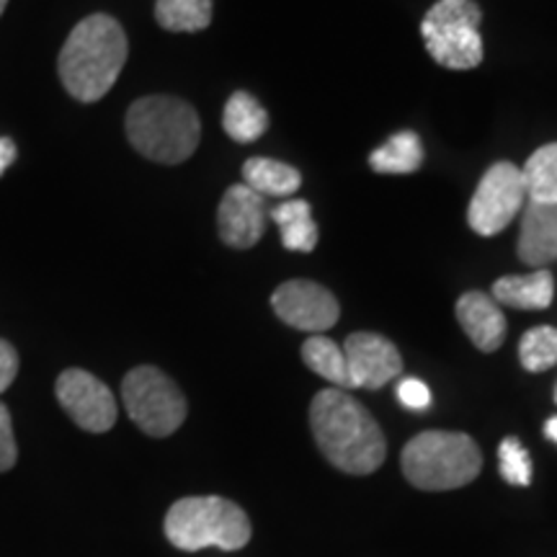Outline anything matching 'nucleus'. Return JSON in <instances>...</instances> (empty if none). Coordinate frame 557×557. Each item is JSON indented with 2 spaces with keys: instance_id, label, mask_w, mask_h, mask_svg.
<instances>
[{
  "instance_id": "obj_1",
  "label": "nucleus",
  "mask_w": 557,
  "mask_h": 557,
  "mask_svg": "<svg viewBox=\"0 0 557 557\" xmlns=\"http://www.w3.org/2000/svg\"><path fill=\"white\" fill-rule=\"evenodd\" d=\"M310 429L323 457L346 475H372L385 462V434L346 389H320L310 403Z\"/></svg>"
},
{
  "instance_id": "obj_2",
  "label": "nucleus",
  "mask_w": 557,
  "mask_h": 557,
  "mask_svg": "<svg viewBox=\"0 0 557 557\" xmlns=\"http://www.w3.org/2000/svg\"><path fill=\"white\" fill-rule=\"evenodd\" d=\"M127 52V34L114 16L94 13L83 18L60 50L58 70L62 86L75 101H101L122 75Z\"/></svg>"
},
{
  "instance_id": "obj_3",
  "label": "nucleus",
  "mask_w": 557,
  "mask_h": 557,
  "mask_svg": "<svg viewBox=\"0 0 557 557\" xmlns=\"http://www.w3.org/2000/svg\"><path fill=\"white\" fill-rule=\"evenodd\" d=\"M129 145L152 163L178 165L199 148L201 122L197 109L176 96H145L127 111Z\"/></svg>"
},
{
  "instance_id": "obj_4",
  "label": "nucleus",
  "mask_w": 557,
  "mask_h": 557,
  "mask_svg": "<svg viewBox=\"0 0 557 557\" xmlns=\"http://www.w3.org/2000/svg\"><path fill=\"white\" fill-rule=\"evenodd\" d=\"M403 475L418 491H455L483 470L475 438L459 431H423L410 438L400 457Z\"/></svg>"
},
{
  "instance_id": "obj_5",
  "label": "nucleus",
  "mask_w": 557,
  "mask_h": 557,
  "mask_svg": "<svg viewBox=\"0 0 557 557\" xmlns=\"http://www.w3.org/2000/svg\"><path fill=\"white\" fill-rule=\"evenodd\" d=\"M165 537L184 553H197L205 547L240 549L250 540V521L233 500L220 496L181 498L165 513Z\"/></svg>"
},
{
  "instance_id": "obj_6",
  "label": "nucleus",
  "mask_w": 557,
  "mask_h": 557,
  "mask_svg": "<svg viewBox=\"0 0 557 557\" xmlns=\"http://www.w3.org/2000/svg\"><path fill=\"white\" fill-rule=\"evenodd\" d=\"M483 11L475 0H438L423 16L421 34L431 60L449 70H472L485 58Z\"/></svg>"
},
{
  "instance_id": "obj_7",
  "label": "nucleus",
  "mask_w": 557,
  "mask_h": 557,
  "mask_svg": "<svg viewBox=\"0 0 557 557\" xmlns=\"http://www.w3.org/2000/svg\"><path fill=\"white\" fill-rule=\"evenodd\" d=\"M122 398L137 429L156 438L176 434L189 413L181 387L169 374L150 364L135 367L124 377Z\"/></svg>"
},
{
  "instance_id": "obj_8",
  "label": "nucleus",
  "mask_w": 557,
  "mask_h": 557,
  "mask_svg": "<svg viewBox=\"0 0 557 557\" xmlns=\"http://www.w3.org/2000/svg\"><path fill=\"white\" fill-rule=\"evenodd\" d=\"M527 205V186L519 165L500 160L480 178L468 207V225L472 233L491 238L504 233L519 218Z\"/></svg>"
},
{
  "instance_id": "obj_9",
  "label": "nucleus",
  "mask_w": 557,
  "mask_h": 557,
  "mask_svg": "<svg viewBox=\"0 0 557 557\" xmlns=\"http://www.w3.org/2000/svg\"><path fill=\"white\" fill-rule=\"evenodd\" d=\"M54 395L75 426L90 434H107L120 416L114 393L86 369H65L54 385Z\"/></svg>"
},
{
  "instance_id": "obj_10",
  "label": "nucleus",
  "mask_w": 557,
  "mask_h": 557,
  "mask_svg": "<svg viewBox=\"0 0 557 557\" xmlns=\"http://www.w3.org/2000/svg\"><path fill=\"white\" fill-rule=\"evenodd\" d=\"M271 308L282 323L289 329L320 336L338 323L341 308L338 299L323 284L308 282V278H292V282L278 284L271 295Z\"/></svg>"
},
{
  "instance_id": "obj_11",
  "label": "nucleus",
  "mask_w": 557,
  "mask_h": 557,
  "mask_svg": "<svg viewBox=\"0 0 557 557\" xmlns=\"http://www.w3.org/2000/svg\"><path fill=\"white\" fill-rule=\"evenodd\" d=\"M348 377L351 389H382L403 372V357L393 341L380 336V333H351L344 341Z\"/></svg>"
},
{
  "instance_id": "obj_12",
  "label": "nucleus",
  "mask_w": 557,
  "mask_h": 557,
  "mask_svg": "<svg viewBox=\"0 0 557 557\" xmlns=\"http://www.w3.org/2000/svg\"><path fill=\"white\" fill-rule=\"evenodd\" d=\"M267 197L256 194L246 184L230 186L218 209V230L222 243L238 250L253 248L267 233Z\"/></svg>"
},
{
  "instance_id": "obj_13",
  "label": "nucleus",
  "mask_w": 557,
  "mask_h": 557,
  "mask_svg": "<svg viewBox=\"0 0 557 557\" xmlns=\"http://www.w3.org/2000/svg\"><path fill=\"white\" fill-rule=\"evenodd\" d=\"M519 259L537 269L557 261V205L529 201L521 209V233L517 243Z\"/></svg>"
},
{
  "instance_id": "obj_14",
  "label": "nucleus",
  "mask_w": 557,
  "mask_h": 557,
  "mask_svg": "<svg viewBox=\"0 0 557 557\" xmlns=\"http://www.w3.org/2000/svg\"><path fill=\"white\" fill-rule=\"evenodd\" d=\"M457 320L468 333L472 346L483 354H493L506 341V315L500 305L483 292H465L455 305Z\"/></svg>"
},
{
  "instance_id": "obj_15",
  "label": "nucleus",
  "mask_w": 557,
  "mask_h": 557,
  "mask_svg": "<svg viewBox=\"0 0 557 557\" xmlns=\"http://www.w3.org/2000/svg\"><path fill=\"white\" fill-rule=\"evenodd\" d=\"M491 297L513 310H547L555 297V278L549 269H537L521 276H500L493 284Z\"/></svg>"
},
{
  "instance_id": "obj_16",
  "label": "nucleus",
  "mask_w": 557,
  "mask_h": 557,
  "mask_svg": "<svg viewBox=\"0 0 557 557\" xmlns=\"http://www.w3.org/2000/svg\"><path fill=\"white\" fill-rule=\"evenodd\" d=\"M243 184L250 186L261 197H295L302 186V173L295 165L274 158H248L243 163Z\"/></svg>"
},
{
  "instance_id": "obj_17",
  "label": "nucleus",
  "mask_w": 557,
  "mask_h": 557,
  "mask_svg": "<svg viewBox=\"0 0 557 557\" xmlns=\"http://www.w3.org/2000/svg\"><path fill=\"white\" fill-rule=\"evenodd\" d=\"M282 233V246L295 253H312L318 246V225L305 199H287L269 212Z\"/></svg>"
},
{
  "instance_id": "obj_18",
  "label": "nucleus",
  "mask_w": 557,
  "mask_h": 557,
  "mask_svg": "<svg viewBox=\"0 0 557 557\" xmlns=\"http://www.w3.org/2000/svg\"><path fill=\"white\" fill-rule=\"evenodd\" d=\"M222 129L240 145L256 143L267 135L269 114L246 90H235L225 103V111H222Z\"/></svg>"
},
{
  "instance_id": "obj_19",
  "label": "nucleus",
  "mask_w": 557,
  "mask_h": 557,
  "mask_svg": "<svg viewBox=\"0 0 557 557\" xmlns=\"http://www.w3.org/2000/svg\"><path fill=\"white\" fill-rule=\"evenodd\" d=\"M423 165V143L416 132H398L369 156V169L382 176H406Z\"/></svg>"
},
{
  "instance_id": "obj_20",
  "label": "nucleus",
  "mask_w": 557,
  "mask_h": 557,
  "mask_svg": "<svg viewBox=\"0 0 557 557\" xmlns=\"http://www.w3.org/2000/svg\"><path fill=\"white\" fill-rule=\"evenodd\" d=\"M302 361L308 364L310 372L329 380L331 385H336L338 389H351L344 346H338L336 341L325 336H310L302 344Z\"/></svg>"
},
{
  "instance_id": "obj_21",
  "label": "nucleus",
  "mask_w": 557,
  "mask_h": 557,
  "mask_svg": "<svg viewBox=\"0 0 557 557\" xmlns=\"http://www.w3.org/2000/svg\"><path fill=\"white\" fill-rule=\"evenodd\" d=\"M529 201L557 205V143L542 145L521 169Z\"/></svg>"
},
{
  "instance_id": "obj_22",
  "label": "nucleus",
  "mask_w": 557,
  "mask_h": 557,
  "mask_svg": "<svg viewBox=\"0 0 557 557\" xmlns=\"http://www.w3.org/2000/svg\"><path fill=\"white\" fill-rule=\"evenodd\" d=\"M212 0H158L156 21L165 32H205L212 24Z\"/></svg>"
},
{
  "instance_id": "obj_23",
  "label": "nucleus",
  "mask_w": 557,
  "mask_h": 557,
  "mask_svg": "<svg viewBox=\"0 0 557 557\" xmlns=\"http://www.w3.org/2000/svg\"><path fill=\"white\" fill-rule=\"evenodd\" d=\"M519 361L527 372H547L557 367V329L553 325H537L527 331L519 341Z\"/></svg>"
},
{
  "instance_id": "obj_24",
  "label": "nucleus",
  "mask_w": 557,
  "mask_h": 557,
  "mask_svg": "<svg viewBox=\"0 0 557 557\" xmlns=\"http://www.w3.org/2000/svg\"><path fill=\"white\" fill-rule=\"evenodd\" d=\"M498 468L500 478H504L508 485L524 487L532 483V457H529L527 447L517 436H506L504 442H500Z\"/></svg>"
},
{
  "instance_id": "obj_25",
  "label": "nucleus",
  "mask_w": 557,
  "mask_h": 557,
  "mask_svg": "<svg viewBox=\"0 0 557 557\" xmlns=\"http://www.w3.org/2000/svg\"><path fill=\"white\" fill-rule=\"evenodd\" d=\"M18 459L16 436H13V421L9 408L0 403V472H9Z\"/></svg>"
},
{
  "instance_id": "obj_26",
  "label": "nucleus",
  "mask_w": 557,
  "mask_h": 557,
  "mask_svg": "<svg viewBox=\"0 0 557 557\" xmlns=\"http://www.w3.org/2000/svg\"><path fill=\"white\" fill-rule=\"evenodd\" d=\"M398 400L410 410H426L431 406V389L421 380H403L398 385Z\"/></svg>"
},
{
  "instance_id": "obj_27",
  "label": "nucleus",
  "mask_w": 557,
  "mask_h": 557,
  "mask_svg": "<svg viewBox=\"0 0 557 557\" xmlns=\"http://www.w3.org/2000/svg\"><path fill=\"white\" fill-rule=\"evenodd\" d=\"M18 374V354L9 341L0 338V395L13 385Z\"/></svg>"
},
{
  "instance_id": "obj_28",
  "label": "nucleus",
  "mask_w": 557,
  "mask_h": 557,
  "mask_svg": "<svg viewBox=\"0 0 557 557\" xmlns=\"http://www.w3.org/2000/svg\"><path fill=\"white\" fill-rule=\"evenodd\" d=\"M16 145H13V139L9 137H0V176H3L5 169L16 160Z\"/></svg>"
},
{
  "instance_id": "obj_29",
  "label": "nucleus",
  "mask_w": 557,
  "mask_h": 557,
  "mask_svg": "<svg viewBox=\"0 0 557 557\" xmlns=\"http://www.w3.org/2000/svg\"><path fill=\"white\" fill-rule=\"evenodd\" d=\"M545 436L549 438V442L557 444V416L549 418V421L545 423Z\"/></svg>"
},
{
  "instance_id": "obj_30",
  "label": "nucleus",
  "mask_w": 557,
  "mask_h": 557,
  "mask_svg": "<svg viewBox=\"0 0 557 557\" xmlns=\"http://www.w3.org/2000/svg\"><path fill=\"white\" fill-rule=\"evenodd\" d=\"M5 5H9V0H0V16H3V11H5Z\"/></svg>"
},
{
  "instance_id": "obj_31",
  "label": "nucleus",
  "mask_w": 557,
  "mask_h": 557,
  "mask_svg": "<svg viewBox=\"0 0 557 557\" xmlns=\"http://www.w3.org/2000/svg\"><path fill=\"white\" fill-rule=\"evenodd\" d=\"M555 403H557V387H555Z\"/></svg>"
}]
</instances>
